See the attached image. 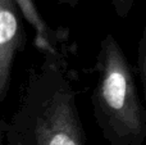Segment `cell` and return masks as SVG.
Returning <instances> with one entry per match:
<instances>
[{"label":"cell","instance_id":"cell-1","mask_svg":"<svg viewBox=\"0 0 146 145\" xmlns=\"http://www.w3.org/2000/svg\"><path fill=\"white\" fill-rule=\"evenodd\" d=\"M7 128L26 145H88L67 59L45 57L31 69Z\"/></svg>","mask_w":146,"mask_h":145},{"label":"cell","instance_id":"cell-2","mask_svg":"<svg viewBox=\"0 0 146 145\" xmlns=\"http://www.w3.org/2000/svg\"><path fill=\"white\" fill-rule=\"evenodd\" d=\"M96 68L92 105L104 139L109 145H144L146 113L128 59L111 33L100 44Z\"/></svg>","mask_w":146,"mask_h":145},{"label":"cell","instance_id":"cell-3","mask_svg":"<svg viewBox=\"0 0 146 145\" xmlns=\"http://www.w3.org/2000/svg\"><path fill=\"white\" fill-rule=\"evenodd\" d=\"M26 32L13 0H0V102L9 91L13 63L25 46Z\"/></svg>","mask_w":146,"mask_h":145},{"label":"cell","instance_id":"cell-4","mask_svg":"<svg viewBox=\"0 0 146 145\" xmlns=\"http://www.w3.org/2000/svg\"><path fill=\"white\" fill-rule=\"evenodd\" d=\"M21 15L35 31V45L45 57L66 59V43L68 31L53 30L38 12L35 0H13Z\"/></svg>","mask_w":146,"mask_h":145},{"label":"cell","instance_id":"cell-5","mask_svg":"<svg viewBox=\"0 0 146 145\" xmlns=\"http://www.w3.org/2000/svg\"><path fill=\"white\" fill-rule=\"evenodd\" d=\"M139 57H137V73L140 76L142 86H145V72H146V40H145V31L142 32L141 39L139 43Z\"/></svg>","mask_w":146,"mask_h":145},{"label":"cell","instance_id":"cell-6","mask_svg":"<svg viewBox=\"0 0 146 145\" xmlns=\"http://www.w3.org/2000/svg\"><path fill=\"white\" fill-rule=\"evenodd\" d=\"M110 1L115 9L117 14L121 18H126L131 10L132 5H133L135 0H110Z\"/></svg>","mask_w":146,"mask_h":145},{"label":"cell","instance_id":"cell-7","mask_svg":"<svg viewBox=\"0 0 146 145\" xmlns=\"http://www.w3.org/2000/svg\"><path fill=\"white\" fill-rule=\"evenodd\" d=\"M4 139H5V143H7L8 145H26L22 140H21V139H18L15 135H13L10 131H8V128H7V122H5Z\"/></svg>","mask_w":146,"mask_h":145},{"label":"cell","instance_id":"cell-8","mask_svg":"<svg viewBox=\"0 0 146 145\" xmlns=\"http://www.w3.org/2000/svg\"><path fill=\"white\" fill-rule=\"evenodd\" d=\"M58 3H60V4H64V5H69V7L74 8L76 5L78 4V1L80 0H56Z\"/></svg>","mask_w":146,"mask_h":145},{"label":"cell","instance_id":"cell-9","mask_svg":"<svg viewBox=\"0 0 146 145\" xmlns=\"http://www.w3.org/2000/svg\"><path fill=\"white\" fill-rule=\"evenodd\" d=\"M4 132H5V122L0 121V145H3V143L5 141V139H4Z\"/></svg>","mask_w":146,"mask_h":145}]
</instances>
